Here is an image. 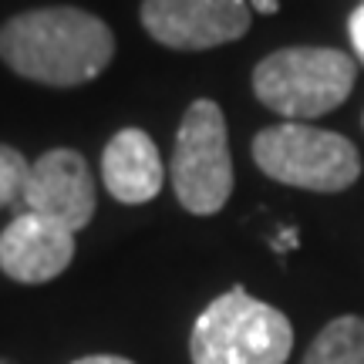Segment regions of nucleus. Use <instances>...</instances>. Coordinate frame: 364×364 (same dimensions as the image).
<instances>
[{"label": "nucleus", "mask_w": 364, "mask_h": 364, "mask_svg": "<svg viewBox=\"0 0 364 364\" xmlns=\"http://www.w3.org/2000/svg\"><path fill=\"white\" fill-rule=\"evenodd\" d=\"M358 61L338 48H280L253 68V95L290 122H311L348 102Z\"/></svg>", "instance_id": "2"}, {"label": "nucleus", "mask_w": 364, "mask_h": 364, "mask_svg": "<svg viewBox=\"0 0 364 364\" xmlns=\"http://www.w3.org/2000/svg\"><path fill=\"white\" fill-rule=\"evenodd\" d=\"M102 179L105 189L125 206L156 199L166 182V166L156 142L142 129H122L112 135L102 156Z\"/></svg>", "instance_id": "9"}, {"label": "nucleus", "mask_w": 364, "mask_h": 364, "mask_svg": "<svg viewBox=\"0 0 364 364\" xmlns=\"http://www.w3.org/2000/svg\"><path fill=\"white\" fill-rule=\"evenodd\" d=\"M294 327L284 314L233 287L196 317L189 334L193 364H287Z\"/></svg>", "instance_id": "3"}, {"label": "nucleus", "mask_w": 364, "mask_h": 364, "mask_svg": "<svg viewBox=\"0 0 364 364\" xmlns=\"http://www.w3.org/2000/svg\"><path fill=\"white\" fill-rule=\"evenodd\" d=\"M0 58L27 81L75 88L112 65L115 34L81 7H38L0 27Z\"/></svg>", "instance_id": "1"}, {"label": "nucleus", "mask_w": 364, "mask_h": 364, "mask_svg": "<svg viewBox=\"0 0 364 364\" xmlns=\"http://www.w3.org/2000/svg\"><path fill=\"white\" fill-rule=\"evenodd\" d=\"M253 162L273 182L307 193H344L361 176V156L351 139L307 122L263 129L253 139Z\"/></svg>", "instance_id": "4"}, {"label": "nucleus", "mask_w": 364, "mask_h": 364, "mask_svg": "<svg viewBox=\"0 0 364 364\" xmlns=\"http://www.w3.org/2000/svg\"><path fill=\"white\" fill-rule=\"evenodd\" d=\"M71 364H135L129 358H118V354H91V358H78Z\"/></svg>", "instance_id": "13"}, {"label": "nucleus", "mask_w": 364, "mask_h": 364, "mask_svg": "<svg viewBox=\"0 0 364 364\" xmlns=\"http://www.w3.org/2000/svg\"><path fill=\"white\" fill-rule=\"evenodd\" d=\"M172 189L193 216H213L233 196V159L226 115L216 102L199 98L186 108L172 149Z\"/></svg>", "instance_id": "5"}, {"label": "nucleus", "mask_w": 364, "mask_h": 364, "mask_svg": "<svg viewBox=\"0 0 364 364\" xmlns=\"http://www.w3.org/2000/svg\"><path fill=\"white\" fill-rule=\"evenodd\" d=\"M348 38H351L354 58L364 65V0L351 11V17H348Z\"/></svg>", "instance_id": "12"}, {"label": "nucleus", "mask_w": 364, "mask_h": 364, "mask_svg": "<svg viewBox=\"0 0 364 364\" xmlns=\"http://www.w3.org/2000/svg\"><path fill=\"white\" fill-rule=\"evenodd\" d=\"M300 364H364V317L344 314L311 341Z\"/></svg>", "instance_id": "10"}, {"label": "nucleus", "mask_w": 364, "mask_h": 364, "mask_svg": "<svg viewBox=\"0 0 364 364\" xmlns=\"http://www.w3.org/2000/svg\"><path fill=\"white\" fill-rule=\"evenodd\" d=\"M27 172H31V162H27L17 149H11V145H0V209L21 203Z\"/></svg>", "instance_id": "11"}, {"label": "nucleus", "mask_w": 364, "mask_h": 364, "mask_svg": "<svg viewBox=\"0 0 364 364\" xmlns=\"http://www.w3.org/2000/svg\"><path fill=\"white\" fill-rule=\"evenodd\" d=\"M75 260V233L38 213L14 216L0 233V270L17 284H48Z\"/></svg>", "instance_id": "8"}, {"label": "nucleus", "mask_w": 364, "mask_h": 364, "mask_svg": "<svg viewBox=\"0 0 364 364\" xmlns=\"http://www.w3.org/2000/svg\"><path fill=\"white\" fill-rule=\"evenodd\" d=\"M250 11H257V14H277V11H280V0H250Z\"/></svg>", "instance_id": "14"}, {"label": "nucleus", "mask_w": 364, "mask_h": 364, "mask_svg": "<svg viewBox=\"0 0 364 364\" xmlns=\"http://www.w3.org/2000/svg\"><path fill=\"white\" fill-rule=\"evenodd\" d=\"M250 0H142V27L172 51H209L250 31Z\"/></svg>", "instance_id": "6"}, {"label": "nucleus", "mask_w": 364, "mask_h": 364, "mask_svg": "<svg viewBox=\"0 0 364 364\" xmlns=\"http://www.w3.org/2000/svg\"><path fill=\"white\" fill-rule=\"evenodd\" d=\"M24 213L78 233L95 216V179L85 156L75 149H51L31 166L24 182Z\"/></svg>", "instance_id": "7"}]
</instances>
